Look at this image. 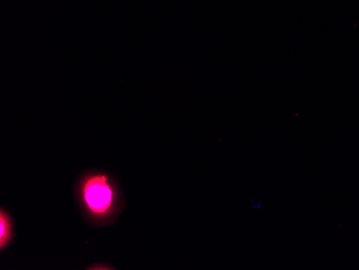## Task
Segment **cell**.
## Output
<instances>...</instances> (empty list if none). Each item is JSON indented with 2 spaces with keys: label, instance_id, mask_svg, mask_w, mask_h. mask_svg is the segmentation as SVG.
<instances>
[{
  "label": "cell",
  "instance_id": "1",
  "mask_svg": "<svg viewBox=\"0 0 359 270\" xmlns=\"http://www.w3.org/2000/svg\"><path fill=\"white\" fill-rule=\"evenodd\" d=\"M76 194L84 219L95 227L112 224L125 207L120 184L106 171L81 173L76 180Z\"/></svg>",
  "mask_w": 359,
  "mask_h": 270
},
{
  "label": "cell",
  "instance_id": "2",
  "mask_svg": "<svg viewBox=\"0 0 359 270\" xmlns=\"http://www.w3.org/2000/svg\"><path fill=\"white\" fill-rule=\"evenodd\" d=\"M15 229H14L13 220L11 215L4 207L0 209V250L4 251L9 247L14 239Z\"/></svg>",
  "mask_w": 359,
  "mask_h": 270
},
{
  "label": "cell",
  "instance_id": "3",
  "mask_svg": "<svg viewBox=\"0 0 359 270\" xmlns=\"http://www.w3.org/2000/svg\"><path fill=\"white\" fill-rule=\"evenodd\" d=\"M86 269H114L109 265H104V264H96V265L90 266V267L86 268Z\"/></svg>",
  "mask_w": 359,
  "mask_h": 270
}]
</instances>
